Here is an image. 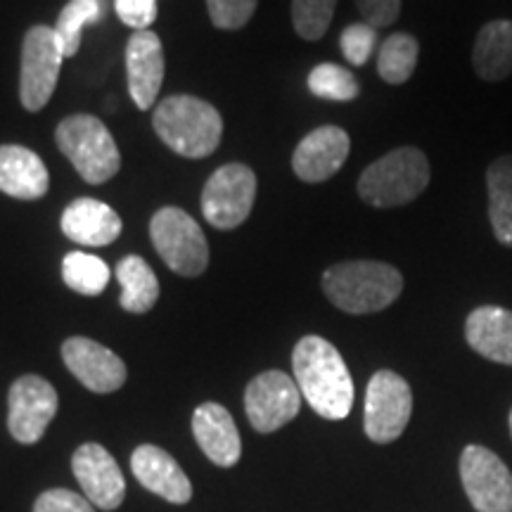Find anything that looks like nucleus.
Here are the masks:
<instances>
[{
    "label": "nucleus",
    "mask_w": 512,
    "mask_h": 512,
    "mask_svg": "<svg viewBox=\"0 0 512 512\" xmlns=\"http://www.w3.org/2000/svg\"><path fill=\"white\" fill-rule=\"evenodd\" d=\"M256 5H259V0H207L211 24L223 31L245 27L252 19Z\"/></svg>",
    "instance_id": "nucleus-31"
},
{
    "label": "nucleus",
    "mask_w": 512,
    "mask_h": 512,
    "mask_svg": "<svg viewBox=\"0 0 512 512\" xmlns=\"http://www.w3.org/2000/svg\"><path fill=\"white\" fill-rule=\"evenodd\" d=\"M420 46L411 34H392L384 38L377 53V74L382 76V81L399 86L411 79L415 67H418Z\"/></svg>",
    "instance_id": "nucleus-26"
},
{
    "label": "nucleus",
    "mask_w": 512,
    "mask_h": 512,
    "mask_svg": "<svg viewBox=\"0 0 512 512\" xmlns=\"http://www.w3.org/2000/svg\"><path fill=\"white\" fill-rule=\"evenodd\" d=\"M114 10L126 27L145 31L157 19V0H114Z\"/></svg>",
    "instance_id": "nucleus-33"
},
{
    "label": "nucleus",
    "mask_w": 512,
    "mask_h": 512,
    "mask_svg": "<svg viewBox=\"0 0 512 512\" xmlns=\"http://www.w3.org/2000/svg\"><path fill=\"white\" fill-rule=\"evenodd\" d=\"M256 197V176L245 164H226L209 176L202 190V214L211 226L233 230L249 219Z\"/></svg>",
    "instance_id": "nucleus-9"
},
{
    "label": "nucleus",
    "mask_w": 512,
    "mask_h": 512,
    "mask_svg": "<svg viewBox=\"0 0 512 512\" xmlns=\"http://www.w3.org/2000/svg\"><path fill=\"white\" fill-rule=\"evenodd\" d=\"M164 48L155 31H133L126 43L128 93L138 110H150L164 83Z\"/></svg>",
    "instance_id": "nucleus-15"
},
{
    "label": "nucleus",
    "mask_w": 512,
    "mask_h": 512,
    "mask_svg": "<svg viewBox=\"0 0 512 512\" xmlns=\"http://www.w3.org/2000/svg\"><path fill=\"white\" fill-rule=\"evenodd\" d=\"M351 150V138L339 126H320L311 131L292 155L294 174L304 183H323L342 169Z\"/></svg>",
    "instance_id": "nucleus-16"
},
{
    "label": "nucleus",
    "mask_w": 512,
    "mask_h": 512,
    "mask_svg": "<svg viewBox=\"0 0 512 512\" xmlns=\"http://www.w3.org/2000/svg\"><path fill=\"white\" fill-rule=\"evenodd\" d=\"M309 91L320 100L351 102L358 98L361 86H358L356 76L351 74L349 69L339 67V64H332V62H323L311 69Z\"/></svg>",
    "instance_id": "nucleus-28"
},
{
    "label": "nucleus",
    "mask_w": 512,
    "mask_h": 512,
    "mask_svg": "<svg viewBox=\"0 0 512 512\" xmlns=\"http://www.w3.org/2000/svg\"><path fill=\"white\" fill-rule=\"evenodd\" d=\"M489 190V221L496 240L512 247V155L494 159L486 169Z\"/></svg>",
    "instance_id": "nucleus-24"
},
{
    "label": "nucleus",
    "mask_w": 512,
    "mask_h": 512,
    "mask_svg": "<svg viewBox=\"0 0 512 512\" xmlns=\"http://www.w3.org/2000/svg\"><path fill=\"white\" fill-rule=\"evenodd\" d=\"M34 512H95L93 503L86 496L74 494L69 489H50L36 498Z\"/></svg>",
    "instance_id": "nucleus-32"
},
{
    "label": "nucleus",
    "mask_w": 512,
    "mask_h": 512,
    "mask_svg": "<svg viewBox=\"0 0 512 512\" xmlns=\"http://www.w3.org/2000/svg\"><path fill=\"white\" fill-rule=\"evenodd\" d=\"M465 339L486 361L512 366V311L479 306L465 320Z\"/></svg>",
    "instance_id": "nucleus-20"
},
{
    "label": "nucleus",
    "mask_w": 512,
    "mask_h": 512,
    "mask_svg": "<svg viewBox=\"0 0 512 512\" xmlns=\"http://www.w3.org/2000/svg\"><path fill=\"white\" fill-rule=\"evenodd\" d=\"M131 470L140 484L164 501L183 505L192 498V484L183 467L164 448L143 444L133 451Z\"/></svg>",
    "instance_id": "nucleus-17"
},
{
    "label": "nucleus",
    "mask_w": 512,
    "mask_h": 512,
    "mask_svg": "<svg viewBox=\"0 0 512 512\" xmlns=\"http://www.w3.org/2000/svg\"><path fill=\"white\" fill-rule=\"evenodd\" d=\"M55 143L86 183L100 185L117 176L121 166L119 147L107 126L91 114L62 119L55 131Z\"/></svg>",
    "instance_id": "nucleus-5"
},
{
    "label": "nucleus",
    "mask_w": 512,
    "mask_h": 512,
    "mask_svg": "<svg viewBox=\"0 0 512 512\" xmlns=\"http://www.w3.org/2000/svg\"><path fill=\"white\" fill-rule=\"evenodd\" d=\"M105 0H69L64 5L55 24V36L60 43L64 57H74L81 48L83 29L98 24L105 17Z\"/></svg>",
    "instance_id": "nucleus-25"
},
{
    "label": "nucleus",
    "mask_w": 512,
    "mask_h": 512,
    "mask_svg": "<svg viewBox=\"0 0 512 512\" xmlns=\"http://www.w3.org/2000/svg\"><path fill=\"white\" fill-rule=\"evenodd\" d=\"M64 53L55 29L36 24L22 43V72H19V100L27 112H41L53 98L60 79Z\"/></svg>",
    "instance_id": "nucleus-7"
},
{
    "label": "nucleus",
    "mask_w": 512,
    "mask_h": 512,
    "mask_svg": "<svg viewBox=\"0 0 512 512\" xmlns=\"http://www.w3.org/2000/svg\"><path fill=\"white\" fill-rule=\"evenodd\" d=\"M363 22L375 29L392 27L401 15V0H356Z\"/></svg>",
    "instance_id": "nucleus-34"
},
{
    "label": "nucleus",
    "mask_w": 512,
    "mask_h": 512,
    "mask_svg": "<svg viewBox=\"0 0 512 512\" xmlns=\"http://www.w3.org/2000/svg\"><path fill=\"white\" fill-rule=\"evenodd\" d=\"M192 434L202 453L219 467H233L242 456V439L230 415L221 403H202L192 415Z\"/></svg>",
    "instance_id": "nucleus-18"
},
{
    "label": "nucleus",
    "mask_w": 512,
    "mask_h": 512,
    "mask_svg": "<svg viewBox=\"0 0 512 512\" xmlns=\"http://www.w3.org/2000/svg\"><path fill=\"white\" fill-rule=\"evenodd\" d=\"M411 384L394 370H377L366 389V434L375 444H392L411 422Z\"/></svg>",
    "instance_id": "nucleus-8"
},
{
    "label": "nucleus",
    "mask_w": 512,
    "mask_h": 512,
    "mask_svg": "<svg viewBox=\"0 0 512 512\" xmlns=\"http://www.w3.org/2000/svg\"><path fill=\"white\" fill-rule=\"evenodd\" d=\"M323 292L339 311L363 316L399 299L403 275L384 261H344L323 273Z\"/></svg>",
    "instance_id": "nucleus-2"
},
{
    "label": "nucleus",
    "mask_w": 512,
    "mask_h": 512,
    "mask_svg": "<svg viewBox=\"0 0 512 512\" xmlns=\"http://www.w3.org/2000/svg\"><path fill=\"white\" fill-rule=\"evenodd\" d=\"M64 366L95 394H112L126 382V363L112 349L88 337H69L62 344Z\"/></svg>",
    "instance_id": "nucleus-13"
},
{
    "label": "nucleus",
    "mask_w": 512,
    "mask_h": 512,
    "mask_svg": "<svg viewBox=\"0 0 512 512\" xmlns=\"http://www.w3.org/2000/svg\"><path fill=\"white\" fill-rule=\"evenodd\" d=\"M460 482L477 512H512V472L486 446H465Z\"/></svg>",
    "instance_id": "nucleus-10"
},
{
    "label": "nucleus",
    "mask_w": 512,
    "mask_h": 512,
    "mask_svg": "<svg viewBox=\"0 0 512 512\" xmlns=\"http://www.w3.org/2000/svg\"><path fill=\"white\" fill-rule=\"evenodd\" d=\"M162 143L188 159L209 157L223 138V119L214 105L195 95H171L152 114Z\"/></svg>",
    "instance_id": "nucleus-3"
},
{
    "label": "nucleus",
    "mask_w": 512,
    "mask_h": 512,
    "mask_svg": "<svg viewBox=\"0 0 512 512\" xmlns=\"http://www.w3.org/2000/svg\"><path fill=\"white\" fill-rule=\"evenodd\" d=\"M50 176L36 152L22 145H0V190L15 200H38L48 192Z\"/></svg>",
    "instance_id": "nucleus-21"
},
{
    "label": "nucleus",
    "mask_w": 512,
    "mask_h": 512,
    "mask_svg": "<svg viewBox=\"0 0 512 512\" xmlns=\"http://www.w3.org/2000/svg\"><path fill=\"white\" fill-rule=\"evenodd\" d=\"M430 159L418 147H396L377 159L358 178L361 200L377 209L403 207L430 185Z\"/></svg>",
    "instance_id": "nucleus-4"
},
{
    "label": "nucleus",
    "mask_w": 512,
    "mask_h": 512,
    "mask_svg": "<svg viewBox=\"0 0 512 512\" xmlns=\"http://www.w3.org/2000/svg\"><path fill=\"white\" fill-rule=\"evenodd\" d=\"M117 280L121 285L119 304L128 313H147L159 299V280L150 264L140 256H124L117 266Z\"/></svg>",
    "instance_id": "nucleus-23"
},
{
    "label": "nucleus",
    "mask_w": 512,
    "mask_h": 512,
    "mask_svg": "<svg viewBox=\"0 0 512 512\" xmlns=\"http://www.w3.org/2000/svg\"><path fill=\"white\" fill-rule=\"evenodd\" d=\"M337 0H292L294 31L304 41H320L335 17Z\"/></svg>",
    "instance_id": "nucleus-29"
},
{
    "label": "nucleus",
    "mask_w": 512,
    "mask_h": 512,
    "mask_svg": "<svg viewBox=\"0 0 512 512\" xmlns=\"http://www.w3.org/2000/svg\"><path fill=\"white\" fill-rule=\"evenodd\" d=\"M62 233L76 245L107 247L121 235V219L110 204L81 197L64 209Z\"/></svg>",
    "instance_id": "nucleus-19"
},
{
    "label": "nucleus",
    "mask_w": 512,
    "mask_h": 512,
    "mask_svg": "<svg viewBox=\"0 0 512 512\" xmlns=\"http://www.w3.org/2000/svg\"><path fill=\"white\" fill-rule=\"evenodd\" d=\"M62 278L69 290L83 297H98L110 283V266L100 256L86 252H72L62 261Z\"/></svg>",
    "instance_id": "nucleus-27"
},
{
    "label": "nucleus",
    "mask_w": 512,
    "mask_h": 512,
    "mask_svg": "<svg viewBox=\"0 0 512 512\" xmlns=\"http://www.w3.org/2000/svg\"><path fill=\"white\" fill-rule=\"evenodd\" d=\"M8 430L19 444H36L57 413V392L48 380L24 375L10 387Z\"/></svg>",
    "instance_id": "nucleus-12"
},
{
    "label": "nucleus",
    "mask_w": 512,
    "mask_h": 512,
    "mask_svg": "<svg viewBox=\"0 0 512 512\" xmlns=\"http://www.w3.org/2000/svg\"><path fill=\"white\" fill-rule=\"evenodd\" d=\"M302 408L297 382L280 370H268L247 384L245 411L256 432L271 434L292 422Z\"/></svg>",
    "instance_id": "nucleus-11"
},
{
    "label": "nucleus",
    "mask_w": 512,
    "mask_h": 512,
    "mask_svg": "<svg viewBox=\"0 0 512 512\" xmlns=\"http://www.w3.org/2000/svg\"><path fill=\"white\" fill-rule=\"evenodd\" d=\"M150 238L171 271L197 278L209 266V245L200 223L178 207L159 209L150 221Z\"/></svg>",
    "instance_id": "nucleus-6"
},
{
    "label": "nucleus",
    "mask_w": 512,
    "mask_h": 512,
    "mask_svg": "<svg viewBox=\"0 0 512 512\" xmlns=\"http://www.w3.org/2000/svg\"><path fill=\"white\" fill-rule=\"evenodd\" d=\"M292 368L299 392L325 420H344L354 406V380L328 339L309 335L294 347Z\"/></svg>",
    "instance_id": "nucleus-1"
},
{
    "label": "nucleus",
    "mask_w": 512,
    "mask_h": 512,
    "mask_svg": "<svg viewBox=\"0 0 512 512\" xmlns=\"http://www.w3.org/2000/svg\"><path fill=\"white\" fill-rule=\"evenodd\" d=\"M472 67L479 79L496 83L512 76V22L494 19L479 29L472 48Z\"/></svg>",
    "instance_id": "nucleus-22"
},
{
    "label": "nucleus",
    "mask_w": 512,
    "mask_h": 512,
    "mask_svg": "<svg viewBox=\"0 0 512 512\" xmlns=\"http://www.w3.org/2000/svg\"><path fill=\"white\" fill-rule=\"evenodd\" d=\"M510 434H512V411H510Z\"/></svg>",
    "instance_id": "nucleus-35"
},
{
    "label": "nucleus",
    "mask_w": 512,
    "mask_h": 512,
    "mask_svg": "<svg viewBox=\"0 0 512 512\" xmlns=\"http://www.w3.org/2000/svg\"><path fill=\"white\" fill-rule=\"evenodd\" d=\"M377 46V29L370 27L366 22L349 24L347 29L339 36V48H342L344 60L354 67H363L373 55Z\"/></svg>",
    "instance_id": "nucleus-30"
},
{
    "label": "nucleus",
    "mask_w": 512,
    "mask_h": 512,
    "mask_svg": "<svg viewBox=\"0 0 512 512\" xmlns=\"http://www.w3.org/2000/svg\"><path fill=\"white\" fill-rule=\"evenodd\" d=\"M74 477L95 508L117 510L124 503L126 482L121 475V467L107 448L100 444H83L76 448L74 458Z\"/></svg>",
    "instance_id": "nucleus-14"
}]
</instances>
